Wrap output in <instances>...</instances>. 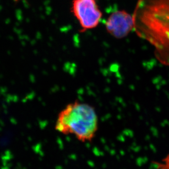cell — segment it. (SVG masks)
<instances>
[{"instance_id": "cell-1", "label": "cell", "mask_w": 169, "mask_h": 169, "mask_svg": "<svg viewBox=\"0 0 169 169\" xmlns=\"http://www.w3.org/2000/svg\"><path fill=\"white\" fill-rule=\"evenodd\" d=\"M133 29L155 48L158 59L169 66V0H138Z\"/></svg>"}, {"instance_id": "cell-2", "label": "cell", "mask_w": 169, "mask_h": 169, "mask_svg": "<svg viewBox=\"0 0 169 169\" xmlns=\"http://www.w3.org/2000/svg\"><path fill=\"white\" fill-rule=\"evenodd\" d=\"M98 119L93 107L75 101L59 113L56 129L65 135H73L82 142L91 141L98 129Z\"/></svg>"}, {"instance_id": "cell-3", "label": "cell", "mask_w": 169, "mask_h": 169, "mask_svg": "<svg viewBox=\"0 0 169 169\" xmlns=\"http://www.w3.org/2000/svg\"><path fill=\"white\" fill-rule=\"evenodd\" d=\"M71 12L80 24L81 33L96 28L102 17L96 0H73Z\"/></svg>"}, {"instance_id": "cell-4", "label": "cell", "mask_w": 169, "mask_h": 169, "mask_svg": "<svg viewBox=\"0 0 169 169\" xmlns=\"http://www.w3.org/2000/svg\"><path fill=\"white\" fill-rule=\"evenodd\" d=\"M107 31L114 38H122L133 29V19L127 12L117 10L108 18L105 24Z\"/></svg>"}, {"instance_id": "cell-5", "label": "cell", "mask_w": 169, "mask_h": 169, "mask_svg": "<svg viewBox=\"0 0 169 169\" xmlns=\"http://www.w3.org/2000/svg\"><path fill=\"white\" fill-rule=\"evenodd\" d=\"M157 169H169V154L163 160L162 163H156Z\"/></svg>"}, {"instance_id": "cell-6", "label": "cell", "mask_w": 169, "mask_h": 169, "mask_svg": "<svg viewBox=\"0 0 169 169\" xmlns=\"http://www.w3.org/2000/svg\"><path fill=\"white\" fill-rule=\"evenodd\" d=\"M14 2H19L20 0H13Z\"/></svg>"}]
</instances>
